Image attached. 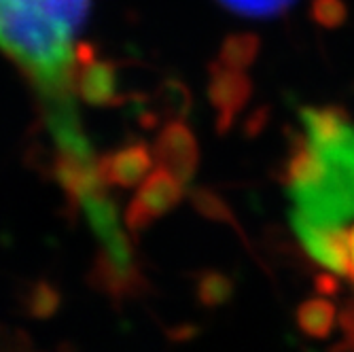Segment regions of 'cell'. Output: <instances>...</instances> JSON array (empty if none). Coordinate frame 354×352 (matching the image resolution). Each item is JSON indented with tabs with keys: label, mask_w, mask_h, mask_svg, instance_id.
<instances>
[{
	"label": "cell",
	"mask_w": 354,
	"mask_h": 352,
	"mask_svg": "<svg viewBox=\"0 0 354 352\" xmlns=\"http://www.w3.org/2000/svg\"><path fill=\"white\" fill-rule=\"evenodd\" d=\"M119 64L115 59H104L91 45L79 43L75 49L73 68V89L75 95L89 106H121L130 95L119 87Z\"/></svg>",
	"instance_id": "3"
},
{
	"label": "cell",
	"mask_w": 354,
	"mask_h": 352,
	"mask_svg": "<svg viewBox=\"0 0 354 352\" xmlns=\"http://www.w3.org/2000/svg\"><path fill=\"white\" fill-rule=\"evenodd\" d=\"M183 196L185 183L159 166L157 170L147 174V178L140 183L136 191V196L127 204L123 214L125 228L130 230V234H134V238L140 236L157 219L166 216L172 208H176Z\"/></svg>",
	"instance_id": "4"
},
{
	"label": "cell",
	"mask_w": 354,
	"mask_h": 352,
	"mask_svg": "<svg viewBox=\"0 0 354 352\" xmlns=\"http://www.w3.org/2000/svg\"><path fill=\"white\" fill-rule=\"evenodd\" d=\"M293 232L306 250L320 268L333 272L337 276H348L350 259H348V230L346 228H327L306 219L297 210L291 214Z\"/></svg>",
	"instance_id": "5"
},
{
	"label": "cell",
	"mask_w": 354,
	"mask_h": 352,
	"mask_svg": "<svg viewBox=\"0 0 354 352\" xmlns=\"http://www.w3.org/2000/svg\"><path fill=\"white\" fill-rule=\"evenodd\" d=\"M218 3L244 17H276L293 7L295 0H218Z\"/></svg>",
	"instance_id": "15"
},
{
	"label": "cell",
	"mask_w": 354,
	"mask_h": 352,
	"mask_svg": "<svg viewBox=\"0 0 354 352\" xmlns=\"http://www.w3.org/2000/svg\"><path fill=\"white\" fill-rule=\"evenodd\" d=\"M153 155L159 166L183 183H189L200 168V145L183 119L166 123L155 138Z\"/></svg>",
	"instance_id": "7"
},
{
	"label": "cell",
	"mask_w": 354,
	"mask_h": 352,
	"mask_svg": "<svg viewBox=\"0 0 354 352\" xmlns=\"http://www.w3.org/2000/svg\"><path fill=\"white\" fill-rule=\"evenodd\" d=\"M348 259H350V272H348V278L354 282V225L348 230Z\"/></svg>",
	"instance_id": "18"
},
{
	"label": "cell",
	"mask_w": 354,
	"mask_h": 352,
	"mask_svg": "<svg viewBox=\"0 0 354 352\" xmlns=\"http://www.w3.org/2000/svg\"><path fill=\"white\" fill-rule=\"evenodd\" d=\"M59 291L49 280H30L19 289V304L24 312L32 318H51L59 308Z\"/></svg>",
	"instance_id": "11"
},
{
	"label": "cell",
	"mask_w": 354,
	"mask_h": 352,
	"mask_svg": "<svg viewBox=\"0 0 354 352\" xmlns=\"http://www.w3.org/2000/svg\"><path fill=\"white\" fill-rule=\"evenodd\" d=\"M259 49L261 41L257 35H252V32H236V35H230L223 41L216 62L230 68L248 71L254 64L257 55H259Z\"/></svg>",
	"instance_id": "12"
},
{
	"label": "cell",
	"mask_w": 354,
	"mask_h": 352,
	"mask_svg": "<svg viewBox=\"0 0 354 352\" xmlns=\"http://www.w3.org/2000/svg\"><path fill=\"white\" fill-rule=\"evenodd\" d=\"M196 295L200 306L204 308H218L227 304L234 297V282L221 272L206 270L198 276L196 282Z\"/></svg>",
	"instance_id": "13"
},
{
	"label": "cell",
	"mask_w": 354,
	"mask_h": 352,
	"mask_svg": "<svg viewBox=\"0 0 354 352\" xmlns=\"http://www.w3.org/2000/svg\"><path fill=\"white\" fill-rule=\"evenodd\" d=\"M155 162L153 149L142 140H130L95 159L98 176L104 187L132 189L140 185Z\"/></svg>",
	"instance_id": "8"
},
{
	"label": "cell",
	"mask_w": 354,
	"mask_h": 352,
	"mask_svg": "<svg viewBox=\"0 0 354 352\" xmlns=\"http://www.w3.org/2000/svg\"><path fill=\"white\" fill-rule=\"evenodd\" d=\"M91 0H0V51L30 79L39 102L75 95V39Z\"/></svg>",
	"instance_id": "2"
},
{
	"label": "cell",
	"mask_w": 354,
	"mask_h": 352,
	"mask_svg": "<svg viewBox=\"0 0 354 352\" xmlns=\"http://www.w3.org/2000/svg\"><path fill=\"white\" fill-rule=\"evenodd\" d=\"M310 15L320 28L335 30L346 21L348 9L344 0H312Z\"/></svg>",
	"instance_id": "16"
},
{
	"label": "cell",
	"mask_w": 354,
	"mask_h": 352,
	"mask_svg": "<svg viewBox=\"0 0 354 352\" xmlns=\"http://www.w3.org/2000/svg\"><path fill=\"white\" fill-rule=\"evenodd\" d=\"M295 318H297V327L304 335L323 340V337H329L337 325V310L329 299L318 295V297L306 299L297 308Z\"/></svg>",
	"instance_id": "10"
},
{
	"label": "cell",
	"mask_w": 354,
	"mask_h": 352,
	"mask_svg": "<svg viewBox=\"0 0 354 352\" xmlns=\"http://www.w3.org/2000/svg\"><path fill=\"white\" fill-rule=\"evenodd\" d=\"M191 104H193V95L183 81L164 79L142 102L140 109L142 125L153 127L159 119H185L191 111Z\"/></svg>",
	"instance_id": "9"
},
{
	"label": "cell",
	"mask_w": 354,
	"mask_h": 352,
	"mask_svg": "<svg viewBox=\"0 0 354 352\" xmlns=\"http://www.w3.org/2000/svg\"><path fill=\"white\" fill-rule=\"evenodd\" d=\"M30 346L32 342L26 331L0 325V350H26Z\"/></svg>",
	"instance_id": "17"
},
{
	"label": "cell",
	"mask_w": 354,
	"mask_h": 352,
	"mask_svg": "<svg viewBox=\"0 0 354 352\" xmlns=\"http://www.w3.org/2000/svg\"><path fill=\"white\" fill-rule=\"evenodd\" d=\"M252 83L246 71L230 68L221 62L210 64L208 79V100L216 113V130L221 134L230 132L236 117L248 104Z\"/></svg>",
	"instance_id": "6"
},
{
	"label": "cell",
	"mask_w": 354,
	"mask_h": 352,
	"mask_svg": "<svg viewBox=\"0 0 354 352\" xmlns=\"http://www.w3.org/2000/svg\"><path fill=\"white\" fill-rule=\"evenodd\" d=\"M189 198H191L193 208H196L202 216H206V219H210V221H216V223H225V225L236 228V230L242 234V230H240V225H238V221H236L232 208H230L227 204H225V200L218 198V196L214 194V191L200 187V189H193ZM242 238H244V234H242Z\"/></svg>",
	"instance_id": "14"
},
{
	"label": "cell",
	"mask_w": 354,
	"mask_h": 352,
	"mask_svg": "<svg viewBox=\"0 0 354 352\" xmlns=\"http://www.w3.org/2000/svg\"><path fill=\"white\" fill-rule=\"evenodd\" d=\"M301 136L284 166L295 210L327 228L354 221V121L342 106H304Z\"/></svg>",
	"instance_id": "1"
}]
</instances>
